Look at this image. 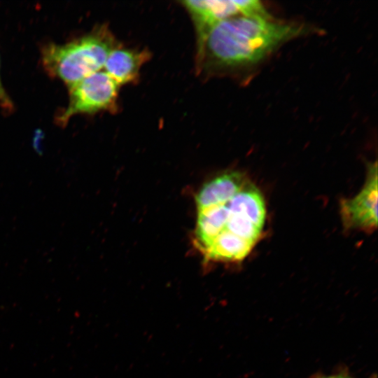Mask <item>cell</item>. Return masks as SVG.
<instances>
[{"instance_id": "6da1fadb", "label": "cell", "mask_w": 378, "mask_h": 378, "mask_svg": "<svg viewBox=\"0 0 378 378\" xmlns=\"http://www.w3.org/2000/svg\"><path fill=\"white\" fill-rule=\"evenodd\" d=\"M306 28L271 18L239 15L221 21L197 38L201 71L255 64L283 43L305 34Z\"/></svg>"}, {"instance_id": "7a4b0ae2", "label": "cell", "mask_w": 378, "mask_h": 378, "mask_svg": "<svg viewBox=\"0 0 378 378\" xmlns=\"http://www.w3.org/2000/svg\"><path fill=\"white\" fill-rule=\"evenodd\" d=\"M118 46L108 27L97 26L90 32L64 43L48 42L41 48L43 69L68 88L100 71L111 50Z\"/></svg>"}, {"instance_id": "3957f363", "label": "cell", "mask_w": 378, "mask_h": 378, "mask_svg": "<svg viewBox=\"0 0 378 378\" xmlns=\"http://www.w3.org/2000/svg\"><path fill=\"white\" fill-rule=\"evenodd\" d=\"M119 85L105 71H98L69 87V102L55 118L64 127L77 114H93L115 106Z\"/></svg>"}, {"instance_id": "277c9868", "label": "cell", "mask_w": 378, "mask_h": 378, "mask_svg": "<svg viewBox=\"0 0 378 378\" xmlns=\"http://www.w3.org/2000/svg\"><path fill=\"white\" fill-rule=\"evenodd\" d=\"M194 22L197 38L225 20L239 16L270 18L258 0H188L181 2Z\"/></svg>"}, {"instance_id": "5b68a950", "label": "cell", "mask_w": 378, "mask_h": 378, "mask_svg": "<svg viewBox=\"0 0 378 378\" xmlns=\"http://www.w3.org/2000/svg\"><path fill=\"white\" fill-rule=\"evenodd\" d=\"M340 212L347 228L372 230L377 227V164L368 166L365 183L354 197L341 202Z\"/></svg>"}, {"instance_id": "8992f818", "label": "cell", "mask_w": 378, "mask_h": 378, "mask_svg": "<svg viewBox=\"0 0 378 378\" xmlns=\"http://www.w3.org/2000/svg\"><path fill=\"white\" fill-rule=\"evenodd\" d=\"M247 181L239 172H230L217 176L206 182L197 194V208L202 209L229 200Z\"/></svg>"}, {"instance_id": "52a82bcc", "label": "cell", "mask_w": 378, "mask_h": 378, "mask_svg": "<svg viewBox=\"0 0 378 378\" xmlns=\"http://www.w3.org/2000/svg\"><path fill=\"white\" fill-rule=\"evenodd\" d=\"M148 57L145 51L123 48L118 45L108 55L104 68L119 85L127 84L137 78L140 68Z\"/></svg>"}, {"instance_id": "ba28073f", "label": "cell", "mask_w": 378, "mask_h": 378, "mask_svg": "<svg viewBox=\"0 0 378 378\" xmlns=\"http://www.w3.org/2000/svg\"><path fill=\"white\" fill-rule=\"evenodd\" d=\"M0 106L6 112H11L14 109V104L12 99L6 91L1 82L0 76Z\"/></svg>"}, {"instance_id": "9c48e42d", "label": "cell", "mask_w": 378, "mask_h": 378, "mask_svg": "<svg viewBox=\"0 0 378 378\" xmlns=\"http://www.w3.org/2000/svg\"><path fill=\"white\" fill-rule=\"evenodd\" d=\"M311 378H355L353 377L349 369L345 367H342L330 374H316Z\"/></svg>"}, {"instance_id": "30bf717a", "label": "cell", "mask_w": 378, "mask_h": 378, "mask_svg": "<svg viewBox=\"0 0 378 378\" xmlns=\"http://www.w3.org/2000/svg\"><path fill=\"white\" fill-rule=\"evenodd\" d=\"M368 378H377V375L376 374H372Z\"/></svg>"}]
</instances>
